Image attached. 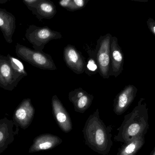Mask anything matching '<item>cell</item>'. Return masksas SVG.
I'll return each mask as SVG.
<instances>
[{
	"label": "cell",
	"instance_id": "6da1fadb",
	"mask_svg": "<svg viewBox=\"0 0 155 155\" xmlns=\"http://www.w3.org/2000/svg\"><path fill=\"white\" fill-rule=\"evenodd\" d=\"M112 131V126H107L101 120L97 109L89 116L83 128L85 143L95 153L107 155L113 145Z\"/></svg>",
	"mask_w": 155,
	"mask_h": 155
},
{
	"label": "cell",
	"instance_id": "7a4b0ae2",
	"mask_svg": "<svg viewBox=\"0 0 155 155\" xmlns=\"http://www.w3.org/2000/svg\"><path fill=\"white\" fill-rule=\"evenodd\" d=\"M145 99L141 98L133 111L125 116L117 129L115 141L126 143L139 136H145L149 129L148 108Z\"/></svg>",
	"mask_w": 155,
	"mask_h": 155
},
{
	"label": "cell",
	"instance_id": "3957f363",
	"mask_svg": "<svg viewBox=\"0 0 155 155\" xmlns=\"http://www.w3.org/2000/svg\"><path fill=\"white\" fill-rule=\"evenodd\" d=\"M15 53L19 58L37 68L51 71L57 69L51 56L43 52L17 43L15 45Z\"/></svg>",
	"mask_w": 155,
	"mask_h": 155
},
{
	"label": "cell",
	"instance_id": "277c9868",
	"mask_svg": "<svg viewBox=\"0 0 155 155\" xmlns=\"http://www.w3.org/2000/svg\"><path fill=\"white\" fill-rule=\"evenodd\" d=\"M25 36L27 41L31 44L34 49L41 52H43L45 45L50 41L63 37L60 32L54 31L47 26L40 27L35 25L28 26Z\"/></svg>",
	"mask_w": 155,
	"mask_h": 155
},
{
	"label": "cell",
	"instance_id": "5b68a950",
	"mask_svg": "<svg viewBox=\"0 0 155 155\" xmlns=\"http://www.w3.org/2000/svg\"><path fill=\"white\" fill-rule=\"evenodd\" d=\"M112 35L107 33L97 40L96 48L97 62L99 75L104 79L110 77L111 68V44Z\"/></svg>",
	"mask_w": 155,
	"mask_h": 155
},
{
	"label": "cell",
	"instance_id": "8992f818",
	"mask_svg": "<svg viewBox=\"0 0 155 155\" xmlns=\"http://www.w3.org/2000/svg\"><path fill=\"white\" fill-rule=\"evenodd\" d=\"M35 109L30 98H25L15 110L12 121L17 126L25 130L32 122Z\"/></svg>",
	"mask_w": 155,
	"mask_h": 155
},
{
	"label": "cell",
	"instance_id": "52a82bcc",
	"mask_svg": "<svg viewBox=\"0 0 155 155\" xmlns=\"http://www.w3.org/2000/svg\"><path fill=\"white\" fill-rule=\"evenodd\" d=\"M21 79L13 70L6 56L0 54V87L12 91L18 85Z\"/></svg>",
	"mask_w": 155,
	"mask_h": 155
},
{
	"label": "cell",
	"instance_id": "ba28073f",
	"mask_svg": "<svg viewBox=\"0 0 155 155\" xmlns=\"http://www.w3.org/2000/svg\"><path fill=\"white\" fill-rule=\"evenodd\" d=\"M64 60L66 66L76 74H81L84 72L86 61L82 53L75 46L69 44L63 51Z\"/></svg>",
	"mask_w": 155,
	"mask_h": 155
},
{
	"label": "cell",
	"instance_id": "9c48e42d",
	"mask_svg": "<svg viewBox=\"0 0 155 155\" xmlns=\"http://www.w3.org/2000/svg\"><path fill=\"white\" fill-rule=\"evenodd\" d=\"M138 89L134 85L126 86L114 101V112L117 115H121L129 108L136 96Z\"/></svg>",
	"mask_w": 155,
	"mask_h": 155
},
{
	"label": "cell",
	"instance_id": "30bf717a",
	"mask_svg": "<svg viewBox=\"0 0 155 155\" xmlns=\"http://www.w3.org/2000/svg\"><path fill=\"white\" fill-rule=\"evenodd\" d=\"M51 105L54 119L60 129L64 133H70L73 129L71 119L56 95L52 96Z\"/></svg>",
	"mask_w": 155,
	"mask_h": 155
},
{
	"label": "cell",
	"instance_id": "8fae6325",
	"mask_svg": "<svg viewBox=\"0 0 155 155\" xmlns=\"http://www.w3.org/2000/svg\"><path fill=\"white\" fill-rule=\"evenodd\" d=\"M16 126L12 120L6 117L0 119V155L14 142L15 136L18 134V127L14 130Z\"/></svg>",
	"mask_w": 155,
	"mask_h": 155
},
{
	"label": "cell",
	"instance_id": "7c38bea8",
	"mask_svg": "<svg viewBox=\"0 0 155 155\" xmlns=\"http://www.w3.org/2000/svg\"><path fill=\"white\" fill-rule=\"evenodd\" d=\"M94 98L93 95L88 93L81 87L69 93V99L73 104L74 111L80 113H84L90 107Z\"/></svg>",
	"mask_w": 155,
	"mask_h": 155
},
{
	"label": "cell",
	"instance_id": "4fadbf2b",
	"mask_svg": "<svg viewBox=\"0 0 155 155\" xmlns=\"http://www.w3.org/2000/svg\"><path fill=\"white\" fill-rule=\"evenodd\" d=\"M63 140L57 136L50 133L43 134L36 136L29 149V153L50 150L59 146Z\"/></svg>",
	"mask_w": 155,
	"mask_h": 155
},
{
	"label": "cell",
	"instance_id": "5bb4252c",
	"mask_svg": "<svg viewBox=\"0 0 155 155\" xmlns=\"http://www.w3.org/2000/svg\"><path fill=\"white\" fill-rule=\"evenodd\" d=\"M124 57L116 36H112L111 44V68L110 76L117 77L124 70Z\"/></svg>",
	"mask_w": 155,
	"mask_h": 155
},
{
	"label": "cell",
	"instance_id": "9a60e30c",
	"mask_svg": "<svg viewBox=\"0 0 155 155\" xmlns=\"http://www.w3.org/2000/svg\"><path fill=\"white\" fill-rule=\"evenodd\" d=\"M15 28L16 20L14 15L5 9H0V30L8 43H12Z\"/></svg>",
	"mask_w": 155,
	"mask_h": 155
},
{
	"label": "cell",
	"instance_id": "2e32d148",
	"mask_svg": "<svg viewBox=\"0 0 155 155\" xmlns=\"http://www.w3.org/2000/svg\"><path fill=\"white\" fill-rule=\"evenodd\" d=\"M57 13L56 7L51 1L40 0L32 13L40 21L43 19H51Z\"/></svg>",
	"mask_w": 155,
	"mask_h": 155
},
{
	"label": "cell",
	"instance_id": "e0dca14e",
	"mask_svg": "<svg viewBox=\"0 0 155 155\" xmlns=\"http://www.w3.org/2000/svg\"><path fill=\"white\" fill-rule=\"evenodd\" d=\"M145 143V136H139L129 142L124 143L117 155H136Z\"/></svg>",
	"mask_w": 155,
	"mask_h": 155
},
{
	"label": "cell",
	"instance_id": "ac0fdd59",
	"mask_svg": "<svg viewBox=\"0 0 155 155\" xmlns=\"http://www.w3.org/2000/svg\"><path fill=\"white\" fill-rule=\"evenodd\" d=\"M87 52L88 54V57L86 62L84 72L87 75L91 76L98 73L99 70L95 49H88L87 50Z\"/></svg>",
	"mask_w": 155,
	"mask_h": 155
},
{
	"label": "cell",
	"instance_id": "d6986e66",
	"mask_svg": "<svg viewBox=\"0 0 155 155\" xmlns=\"http://www.w3.org/2000/svg\"><path fill=\"white\" fill-rule=\"evenodd\" d=\"M6 57L14 72L21 80L23 77L27 76L28 73L25 70L24 65L19 59L12 56L9 54L6 56Z\"/></svg>",
	"mask_w": 155,
	"mask_h": 155
},
{
	"label": "cell",
	"instance_id": "ffe728a7",
	"mask_svg": "<svg viewBox=\"0 0 155 155\" xmlns=\"http://www.w3.org/2000/svg\"><path fill=\"white\" fill-rule=\"evenodd\" d=\"M88 2V0H72L71 12H74L83 9Z\"/></svg>",
	"mask_w": 155,
	"mask_h": 155
},
{
	"label": "cell",
	"instance_id": "44dd1931",
	"mask_svg": "<svg viewBox=\"0 0 155 155\" xmlns=\"http://www.w3.org/2000/svg\"><path fill=\"white\" fill-rule=\"evenodd\" d=\"M40 1V0H23V2L33 12L35 10Z\"/></svg>",
	"mask_w": 155,
	"mask_h": 155
},
{
	"label": "cell",
	"instance_id": "7402d4cb",
	"mask_svg": "<svg viewBox=\"0 0 155 155\" xmlns=\"http://www.w3.org/2000/svg\"><path fill=\"white\" fill-rule=\"evenodd\" d=\"M72 0H62L59 2V4L68 11H71Z\"/></svg>",
	"mask_w": 155,
	"mask_h": 155
},
{
	"label": "cell",
	"instance_id": "603a6c76",
	"mask_svg": "<svg viewBox=\"0 0 155 155\" xmlns=\"http://www.w3.org/2000/svg\"><path fill=\"white\" fill-rule=\"evenodd\" d=\"M147 26L150 32L155 35V21L152 18H149L147 21Z\"/></svg>",
	"mask_w": 155,
	"mask_h": 155
},
{
	"label": "cell",
	"instance_id": "cb8c5ba5",
	"mask_svg": "<svg viewBox=\"0 0 155 155\" xmlns=\"http://www.w3.org/2000/svg\"><path fill=\"white\" fill-rule=\"evenodd\" d=\"M8 0H0V4H2L8 2Z\"/></svg>",
	"mask_w": 155,
	"mask_h": 155
},
{
	"label": "cell",
	"instance_id": "d4e9b609",
	"mask_svg": "<svg viewBox=\"0 0 155 155\" xmlns=\"http://www.w3.org/2000/svg\"><path fill=\"white\" fill-rule=\"evenodd\" d=\"M150 155H155V147L154 148L153 150L151 152Z\"/></svg>",
	"mask_w": 155,
	"mask_h": 155
},
{
	"label": "cell",
	"instance_id": "484cf974",
	"mask_svg": "<svg viewBox=\"0 0 155 155\" xmlns=\"http://www.w3.org/2000/svg\"></svg>",
	"mask_w": 155,
	"mask_h": 155
}]
</instances>
